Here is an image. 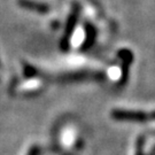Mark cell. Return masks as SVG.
Instances as JSON below:
<instances>
[{"label":"cell","instance_id":"6da1fadb","mask_svg":"<svg viewBox=\"0 0 155 155\" xmlns=\"http://www.w3.org/2000/svg\"><path fill=\"white\" fill-rule=\"evenodd\" d=\"M111 117L117 121H131V122H143L147 120V115L143 111L123 110V109L113 110Z\"/></svg>","mask_w":155,"mask_h":155},{"label":"cell","instance_id":"7a4b0ae2","mask_svg":"<svg viewBox=\"0 0 155 155\" xmlns=\"http://www.w3.org/2000/svg\"><path fill=\"white\" fill-rule=\"evenodd\" d=\"M18 4L23 8H27L30 11L37 12V13H47L50 11V7L46 4L37 2V1H31V0H18Z\"/></svg>","mask_w":155,"mask_h":155},{"label":"cell","instance_id":"277c9868","mask_svg":"<svg viewBox=\"0 0 155 155\" xmlns=\"http://www.w3.org/2000/svg\"><path fill=\"white\" fill-rule=\"evenodd\" d=\"M137 154L136 155H144V138L140 137L137 141Z\"/></svg>","mask_w":155,"mask_h":155},{"label":"cell","instance_id":"5b68a950","mask_svg":"<svg viewBox=\"0 0 155 155\" xmlns=\"http://www.w3.org/2000/svg\"><path fill=\"white\" fill-rule=\"evenodd\" d=\"M39 153H40V150L38 146H32L29 150L28 155H39Z\"/></svg>","mask_w":155,"mask_h":155},{"label":"cell","instance_id":"3957f363","mask_svg":"<svg viewBox=\"0 0 155 155\" xmlns=\"http://www.w3.org/2000/svg\"><path fill=\"white\" fill-rule=\"evenodd\" d=\"M77 16H78V7L75 6L74 7V12L71 13V15L69 17V21L67 23V28H66V35H64V38L62 39V44L68 45V37L71 35V31L74 27H75V23L77 21Z\"/></svg>","mask_w":155,"mask_h":155},{"label":"cell","instance_id":"8992f818","mask_svg":"<svg viewBox=\"0 0 155 155\" xmlns=\"http://www.w3.org/2000/svg\"><path fill=\"white\" fill-rule=\"evenodd\" d=\"M152 116H153V117H154V118H155V111H154V113H153V114H152Z\"/></svg>","mask_w":155,"mask_h":155}]
</instances>
